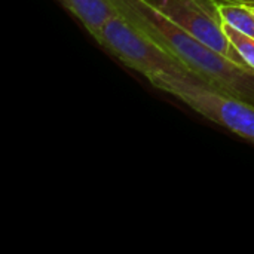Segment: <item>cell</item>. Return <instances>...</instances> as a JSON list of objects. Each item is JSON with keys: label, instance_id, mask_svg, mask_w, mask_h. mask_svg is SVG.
<instances>
[{"label": "cell", "instance_id": "cell-1", "mask_svg": "<svg viewBox=\"0 0 254 254\" xmlns=\"http://www.w3.org/2000/svg\"><path fill=\"white\" fill-rule=\"evenodd\" d=\"M113 3L118 12L174 55L201 82L254 104V70L217 52L144 0H113Z\"/></svg>", "mask_w": 254, "mask_h": 254}, {"label": "cell", "instance_id": "cell-2", "mask_svg": "<svg viewBox=\"0 0 254 254\" xmlns=\"http://www.w3.org/2000/svg\"><path fill=\"white\" fill-rule=\"evenodd\" d=\"M149 82L155 88L174 95L207 119L254 143V104L252 103L213 89L195 77L161 74Z\"/></svg>", "mask_w": 254, "mask_h": 254}, {"label": "cell", "instance_id": "cell-3", "mask_svg": "<svg viewBox=\"0 0 254 254\" xmlns=\"http://www.w3.org/2000/svg\"><path fill=\"white\" fill-rule=\"evenodd\" d=\"M95 40L125 65L141 73L149 80L161 74L195 77L185 64L129 22L121 12L104 22Z\"/></svg>", "mask_w": 254, "mask_h": 254}, {"label": "cell", "instance_id": "cell-4", "mask_svg": "<svg viewBox=\"0 0 254 254\" xmlns=\"http://www.w3.org/2000/svg\"><path fill=\"white\" fill-rule=\"evenodd\" d=\"M159 13L188 30L234 63L250 68L228 39L216 0H144Z\"/></svg>", "mask_w": 254, "mask_h": 254}, {"label": "cell", "instance_id": "cell-5", "mask_svg": "<svg viewBox=\"0 0 254 254\" xmlns=\"http://www.w3.org/2000/svg\"><path fill=\"white\" fill-rule=\"evenodd\" d=\"M95 39L107 19L118 13L113 0H58Z\"/></svg>", "mask_w": 254, "mask_h": 254}, {"label": "cell", "instance_id": "cell-6", "mask_svg": "<svg viewBox=\"0 0 254 254\" xmlns=\"http://www.w3.org/2000/svg\"><path fill=\"white\" fill-rule=\"evenodd\" d=\"M216 4L223 24L254 39V7L252 3L216 0Z\"/></svg>", "mask_w": 254, "mask_h": 254}, {"label": "cell", "instance_id": "cell-7", "mask_svg": "<svg viewBox=\"0 0 254 254\" xmlns=\"http://www.w3.org/2000/svg\"><path fill=\"white\" fill-rule=\"evenodd\" d=\"M223 30L228 36V39L231 40V43L234 45V48L240 52L241 58L244 60V63L254 70V39L232 28L228 24H223Z\"/></svg>", "mask_w": 254, "mask_h": 254}, {"label": "cell", "instance_id": "cell-8", "mask_svg": "<svg viewBox=\"0 0 254 254\" xmlns=\"http://www.w3.org/2000/svg\"><path fill=\"white\" fill-rule=\"evenodd\" d=\"M222 1H241V3H254V0H222Z\"/></svg>", "mask_w": 254, "mask_h": 254}, {"label": "cell", "instance_id": "cell-9", "mask_svg": "<svg viewBox=\"0 0 254 254\" xmlns=\"http://www.w3.org/2000/svg\"><path fill=\"white\" fill-rule=\"evenodd\" d=\"M252 4H253V7H254V3H252Z\"/></svg>", "mask_w": 254, "mask_h": 254}]
</instances>
